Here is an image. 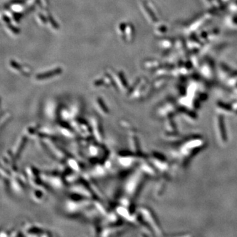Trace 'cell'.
<instances>
[{
    "mask_svg": "<svg viewBox=\"0 0 237 237\" xmlns=\"http://www.w3.org/2000/svg\"><path fill=\"white\" fill-rule=\"evenodd\" d=\"M61 73V69L60 68H57L56 69L51 70L50 71H47V72H45L44 73H42L39 75H38L36 78H38V79L46 78H49L51 77H54V76L59 74Z\"/></svg>",
    "mask_w": 237,
    "mask_h": 237,
    "instance_id": "6da1fadb",
    "label": "cell"
}]
</instances>
